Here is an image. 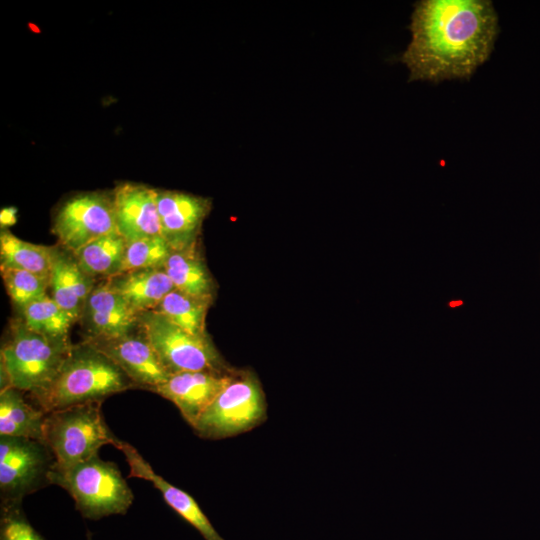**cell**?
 I'll return each instance as SVG.
<instances>
[{"instance_id":"9c48e42d","label":"cell","mask_w":540,"mask_h":540,"mask_svg":"<svg viewBox=\"0 0 540 540\" xmlns=\"http://www.w3.org/2000/svg\"><path fill=\"white\" fill-rule=\"evenodd\" d=\"M52 232L61 247L72 253L97 238L118 232L113 194L83 192L67 198L54 214Z\"/></svg>"},{"instance_id":"7c38bea8","label":"cell","mask_w":540,"mask_h":540,"mask_svg":"<svg viewBox=\"0 0 540 540\" xmlns=\"http://www.w3.org/2000/svg\"><path fill=\"white\" fill-rule=\"evenodd\" d=\"M78 323L86 341L111 339L137 329L139 313L103 279L87 298Z\"/></svg>"},{"instance_id":"2e32d148","label":"cell","mask_w":540,"mask_h":540,"mask_svg":"<svg viewBox=\"0 0 540 540\" xmlns=\"http://www.w3.org/2000/svg\"><path fill=\"white\" fill-rule=\"evenodd\" d=\"M96 283L81 269L72 252L56 247L49 278L50 296L75 322Z\"/></svg>"},{"instance_id":"e0dca14e","label":"cell","mask_w":540,"mask_h":540,"mask_svg":"<svg viewBox=\"0 0 540 540\" xmlns=\"http://www.w3.org/2000/svg\"><path fill=\"white\" fill-rule=\"evenodd\" d=\"M104 280L139 314L155 310L175 289L163 266L123 272Z\"/></svg>"},{"instance_id":"8992f818","label":"cell","mask_w":540,"mask_h":540,"mask_svg":"<svg viewBox=\"0 0 540 540\" xmlns=\"http://www.w3.org/2000/svg\"><path fill=\"white\" fill-rule=\"evenodd\" d=\"M266 419V397L257 375L248 369H235L193 429L201 438L217 440L248 432Z\"/></svg>"},{"instance_id":"484cf974","label":"cell","mask_w":540,"mask_h":540,"mask_svg":"<svg viewBox=\"0 0 540 540\" xmlns=\"http://www.w3.org/2000/svg\"><path fill=\"white\" fill-rule=\"evenodd\" d=\"M0 540H45L31 525L22 501L1 502Z\"/></svg>"},{"instance_id":"603a6c76","label":"cell","mask_w":540,"mask_h":540,"mask_svg":"<svg viewBox=\"0 0 540 540\" xmlns=\"http://www.w3.org/2000/svg\"><path fill=\"white\" fill-rule=\"evenodd\" d=\"M20 311V319L29 329L52 338L69 339V330L76 323L48 294Z\"/></svg>"},{"instance_id":"3957f363","label":"cell","mask_w":540,"mask_h":540,"mask_svg":"<svg viewBox=\"0 0 540 540\" xmlns=\"http://www.w3.org/2000/svg\"><path fill=\"white\" fill-rule=\"evenodd\" d=\"M50 484L65 489L76 509L89 520L125 514L133 503V492L118 466L95 455L66 469L49 473Z\"/></svg>"},{"instance_id":"6da1fadb","label":"cell","mask_w":540,"mask_h":540,"mask_svg":"<svg viewBox=\"0 0 540 540\" xmlns=\"http://www.w3.org/2000/svg\"><path fill=\"white\" fill-rule=\"evenodd\" d=\"M412 39L400 60L409 81L468 79L490 56L499 31L488 0H424L411 16Z\"/></svg>"},{"instance_id":"52a82bcc","label":"cell","mask_w":540,"mask_h":540,"mask_svg":"<svg viewBox=\"0 0 540 540\" xmlns=\"http://www.w3.org/2000/svg\"><path fill=\"white\" fill-rule=\"evenodd\" d=\"M139 325L170 375L186 371H227L232 368L209 335H193L155 310L140 313Z\"/></svg>"},{"instance_id":"277c9868","label":"cell","mask_w":540,"mask_h":540,"mask_svg":"<svg viewBox=\"0 0 540 540\" xmlns=\"http://www.w3.org/2000/svg\"><path fill=\"white\" fill-rule=\"evenodd\" d=\"M102 402H88L46 413L43 442L54 457V469H66L98 455L101 447L120 440L102 413Z\"/></svg>"},{"instance_id":"7a4b0ae2","label":"cell","mask_w":540,"mask_h":540,"mask_svg":"<svg viewBox=\"0 0 540 540\" xmlns=\"http://www.w3.org/2000/svg\"><path fill=\"white\" fill-rule=\"evenodd\" d=\"M137 388L126 373L93 344L83 340L71 348L52 382L31 395L45 413L70 406L103 402L107 397Z\"/></svg>"},{"instance_id":"5b68a950","label":"cell","mask_w":540,"mask_h":540,"mask_svg":"<svg viewBox=\"0 0 540 540\" xmlns=\"http://www.w3.org/2000/svg\"><path fill=\"white\" fill-rule=\"evenodd\" d=\"M72 343L29 329L21 319L10 326V336L1 348V368L11 387L30 395L44 390L55 378Z\"/></svg>"},{"instance_id":"d4e9b609","label":"cell","mask_w":540,"mask_h":540,"mask_svg":"<svg viewBox=\"0 0 540 540\" xmlns=\"http://www.w3.org/2000/svg\"><path fill=\"white\" fill-rule=\"evenodd\" d=\"M5 289L19 309L47 295L49 278L9 267H0Z\"/></svg>"},{"instance_id":"d6986e66","label":"cell","mask_w":540,"mask_h":540,"mask_svg":"<svg viewBox=\"0 0 540 540\" xmlns=\"http://www.w3.org/2000/svg\"><path fill=\"white\" fill-rule=\"evenodd\" d=\"M46 413L26 401L22 391L9 387L0 391V436L43 441Z\"/></svg>"},{"instance_id":"4fadbf2b","label":"cell","mask_w":540,"mask_h":540,"mask_svg":"<svg viewBox=\"0 0 540 540\" xmlns=\"http://www.w3.org/2000/svg\"><path fill=\"white\" fill-rule=\"evenodd\" d=\"M161 235L173 250L197 244L211 202L190 193L156 189Z\"/></svg>"},{"instance_id":"9a60e30c","label":"cell","mask_w":540,"mask_h":540,"mask_svg":"<svg viewBox=\"0 0 540 540\" xmlns=\"http://www.w3.org/2000/svg\"><path fill=\"white\" fill-rule=\"evenodd\" d=\"M125 455L129 465V477L150 481L157 488L165 502L188 524L195 528L204 540H225L211 524L198 503L187 492L171 485L154 472L150 464L129 443L121 441L116 447Z\"/></svg>"},{"instance_id":"7402d4cb","label":"cell","mask_w":540,"mask_h":540,"mask_svg":"<svg viewBox=\"0 0 540 540\" xmlns=\"http://www.w3.org/2000/svg\"><path fill=\"white\" fill-rule=\"evenodd\" d=\"M212 302L173 289L155 311L193 335L207 336L206 316Z\"/></svg>"},{"instance_id":"4316f807","label":"cell","mask_w":540,"mask_h":540,"mask_svg":"<svg viewBox=\"0 0 540 540\" xmlns=\"http://www.w3.org/2000/svg\"><path fill=\"white\" fill-rule=\"evenodd\" d=\"M16 213H17V209L15 207H6L1 210V213H0L1 230L6 229V227H9L16 222Z\"/></svg>"},{"instance_id":"cb8c5ba5","label":"cell","mask_w":540,"mask_h":540,"mask_svg":"<svg viewBox=\"0 0 540 540\" xmlns=\"http://www.w3.org/2000/svg\"><path fill=\"white\" fill-rule=\"evenodd\" d=\"M171 251L172 248L162 236L127 242L120 273L162 267Z\"/></svg>"},{"instance_id":"30bf717a","label":"cell","mask_w":540,"mask_h":540,"mask_svg":"<svg viewBox=\"0 0 540 540\" xmlns=\"http://www.w3.org/2000/svg\"><path fill=\"white\" fill-rule=\"evenodd\" d=\"M88 342L117 364L137 388L151 391L170 376L140 325L119 337Z\"/></svg>"},{"instance_id":"ac0fdd59","label":"cell","mask_w":540,"mask_h":540,"mask_svg":"<svg viewBox=\"0 0 540 540\" xmlns=\"http://www.w3.org/2000/svg\"><path fill=\"white\" fill-rule=\"evenodd\" d=\"M163 267L175 289L213 301L215 282L197 244L183 249H172Z\"/></svg>"},{"instance_id":"ffe728a7","label":"cell","mask_w":540,"mask_h":540,"mask_svg":"<svg viewBox=\"0 0 540 540\" xmlns=\"http://www.w3.org/2000/svg\"><path fill=\"white\" fill-rule=\"evenodd\" d=\"M126 245V240L115 232L89 242L73 254L81 269L98 281L120 273Z\"/></svg>"},{"instance_id":"5bb4252c","label":"cell","mask_w":540,"mask_h":540,"mask_svg":"<svg viewBox=\"0 0 540 540\" xmlns=\"http://www.w3.org/2000/svg\"><path fill=\"white\" fill-rule=\"evenodd\" d=\"M118 233L126 240L162 236L156 202V189L123 182L113 192Z\"/></svg>"},{"instance_id":"44dd1931","label":"cell","mask_w":540,"mask_h":540,"mask_svg":"<svg viewBox=\"0 0 540 540\" xmlns=\"http://www.w3.org/2000/svg\"><path fill=\"white\" fill-rule=\"evenodd\" d=\"M55 249V246L26 242L4 229L0 234V267L21 269L50 278Z\"/></svg>"},{"instance_id":"8fae6325","label":"cell","mask_w":540,"mask_h":540,"mask_svg":"<svg viewBox=\"0 0 540 540\" xmlns=\"http://www.w3.org/2000/svg\"><path fill=\"white\" fill-rule=\"evenodd\" d=\"M235 368L227 371H186L172 374L151 391L171 401L193 428L230 381Z\"/></svg>"},{"instance_id":"ba28073f","label":"cell","mask_w":540,"mask_h":540,"mask_svg":"<svg viewBox=\"0 0 540 540\" xmlns=\"http://www.w3.org/2000/svg\"><path fill=\"white\" fill-rule=\"evenodd\" d=\"M54 457L40 440L0 436L1 502L22 501L49 485Z\"/></svg>"}]
</instances>
